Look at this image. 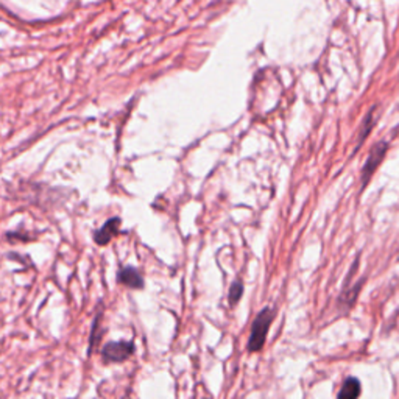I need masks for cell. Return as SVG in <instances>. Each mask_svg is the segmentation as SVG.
<instances>
[{
    "label": "cell",
    "mask_w": 399,
    "mask_h": 399,
    "mask_svg": "<svg viewBox=\"0 0 399 399\" xmlns=\"http://www.w3.org/2000/svg\"><path fill=\"white\" fill-rule=\"evenodd\" d=\"M117 282L132 289L144 287V278L134 267H122L117 273Z\"/></svg>",
    "instance_id": "8992f818"
},
{
    "label": "cell",
    "mask_w": 399,
    "mask_h": 399,
    "mask_svg": "<svg viewBox=\"0 0 399 399\" xmlns=\"http://www.w3.org/2000/svg\"><path fill=\"white\" fill-rule=\"evenodd\" d=\"M378 120H379V105H374V106H371V110L365 114L362 124H360L354 153H357L360 150V147H362L364 142L366 141V137L370 136V133L373 132V128L376 127V124H378Z\"/></svg>",
    "instance_id": "277c9868"
},
{
    "label": "cell",
    "mask_w": 399,
    "mask_h": 399,
    "mask_svg": "<svg viewBox=\"0 0 399 399\" xmlns=\"http://www.w3.org/2000/svg\"><path fill=\"white\" fill-rule=\"evenodd\" d=\"M120 224H122V220L119 217L110 219L102 228L97 229V231L94 233L96 243L97 245H108L114 239V237L117 236L119 229H120Z\"/></svg>",
    "instance_id": "5b68a950"
},
{
    "label": "cell",
    "mask_w": 399,
    "mask_h": 399,
    "mask_svg": "<svg viewBox=\"0 0 399 399\" xmlns=\"http://www.w3.org/2000/svg\"><path fill=\"white\" fill-rule=\"evenodd\" d=\"M273 320H274V311L272 308H264L258 313V317L251 325V332L247 345L250 352H258L264 348Z\"/></svg>",
    "instance_id": "6da1fadb"
},
{
    "label": "cell",
    "mask_w": 399,
    "mask_h": 399,
    "mask_svg": "<svg viewBox=\"0 0 399 399\" xmlns=\"http://www.w3.org/2000/svg\"><path fill=\"white\" fill-rule=\"evenodd\" d=\"M134 354V343L132 340L108 342L102 348V359L105 364L125 362Z\"/></svg>",
    "instance_id": "3957f363"
},
{
    "label": "cell",
    "mask_w": 399,
    "mask_h": 399,
    "mask_svg": "<svg viewBox=\"0 0 399 399\" xmlns=\"http://www.w3.org/2000/svg\"><path fill=\"white\" fill-rule=\"evenodd\" d=\"M360 391H362V386L357 378H348L345 379L343 386L340 388L339 399H359Z\"/></svg>",
    "instance_id": "ba28073f"
},
{
    "label": "cell",
    "mask_w": 399,
    "mask_h": 399,
    "mask_svg": "<svg viewBox=\"0 0 399 399\" xmlns=\"http://www.w3.org/2000/svg\"><path fill=\"white\" fill-rule=\"evenodd\" d=\"M242 295H243V284H242V281L237 279L231 284V289H229V296H228L229 304L234 306V304L239 303Z\"/></svg>",
    "instance_id": "9c48e42d"
},
{
    "label": "cell",
    "mask_w": 399,
    "mask_h": 399,
    "mask_svg": "<svg viewBox=\"0 0 399 399\" xmlns=\"http://www.w3.org/2000/svg\"><path fill=\"white\" fill-rule=\"evenodd\" d=\"M362 286H364V279L357 281L354 286H351V287L343 286V290H342V294L339 296V306L345 312L351 311L352 306L356 304L359 291H360V289H362Z\"/></svg>",
    "instance_id": "52a82bcc"
},
{
    "label": "cell",
    "mask_w": 399,
    "mask_h": 399,
    "mask_svg": "<svg viewBox=\"0 0 399 399\" xmlns=\"http://www.w3.org/2000/svg\"><path fill=\"white\" fill-rule=\"evenodd\" d=\"M388 147L390 145L387 141H379L373 145L370 155H368L362 167V172H360V190H365V187L368 186V183H370V180L373 178L374 172L378 170L383 158H386Z\"/></svg>",
    "instance_id": "7a4b0ae2"
}]
</instances>
